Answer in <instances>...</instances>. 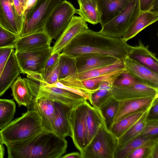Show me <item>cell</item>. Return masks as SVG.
I'll return each mask as SVG.
<instances>
[{"mask_svg":"<svg viewBox=\"0 0 158 158\" xmlns=\"http://www.w3.org/2000/svg\"><path fill=\"white\" fill-rule=\"evenodd\" d=\"M132 47L122 38L107 36L88 28L75 36L61 52L74 57L86 54L113 56L123 60Z\"/></svg>","mask_w":158,"mask_h":158,"instance_id":"cell-1","label":"cell"},{"mask_svg":"<svg viewBox=\"0 0 158 158\" xmlns=\"http://www.w3.org/2000/svg\"><path fill=\"white\" fill-rule=\"evenodd\" d=\"M9 158H60L66 151L65 138L43 130L20 142L6 146Z\"/></svg>","mask_w":158,"mask_h":158,"instance_id":"cell-2","label":"cell"},{"mask_svg":"<svg viewBox=\"0 0 158 158\" xmlns=\"http://www.w3.org/2000/svg\"><path fill=\"white\" fill-rule=\"evenodd\" d=\"M25 74V80L33 98L44 97L73 108L87 100L81 95L48 83L40 73L27 72Z\"/></svg>","mask_w":158,"mask_h":158,"instance_id":"cell-3","label":"cell"},{"mask_svg":"<svg viewBox=\"0 0 158 158\" xmlns=\"http://www.w3.org/2000/svg\"><path fill=\"white\" fill-rule=\"evenodd\" d=\"M43 130L36 112L27 110L0 130V138L6 146L30 138Z\"/></svg>","mask_w":158,"mask_h":158,"instance_id":"cell-4","label":"cell"},{"mask_svg":"<svg viewBox=\"0 0 158 158\" xmlns=\"http://www.w3.org/2000/svg\"><path fill=\"white\" fill-rule=\"evenodd\" d=\"M62 0H36L25 12L19 37L45 31V24L55 7Z\"/></svg>","mask_w":158,"mask_h":158,"instance_id":"cell-5","label":"cell"},{"mask_svg":"<svg viewBox=\"0 0 158 158\" xmlns=\"http://www.w3.org/2000/svg\"><path fill=\"white\" fill-rule=\"evenodd\" d=\"M118 145V139L101 124L96 133L81 153L82 158H114Z\"/></svg>","mask_w":158,"mask_h":158,"instance_id":"cell-6","label":"cell"},{"mask_svg":"<svg viewBox=\"0 0 158 158\" xmlns=\"http://www.w3.org/2000/svg\"><path fill=\"white\" fill-rule=\"evenodd\" d=\"M140 12L139 0H132L98 32L107 36L122 38Z\"/></svg>","mask_w":158,"mask_h":158,"instance_id":"cell-7","label":"cell"},{"mask_svg":"<svg viewBox=\"0 0 158 158\" xmlns=\"http://www.w3.org/2000/svg\"><path fill=\"white\" fill-rule=\"evenodd\" d=\"M77 9L69 2L62 1L54 9L45 26L44 31L52 40H56L68 26Z\"/></svg>","mask_w":158,"mask_h":158,"instance_id":"cell-8","label":"cell"},{"mask_svg":"<svg viewBox=\"0 0 158 158\" xmlns=\"http://www.w3.org/2000/svg\"><path fill=\"white\" fill-rule=\"evenodd\" d=\"M51 52V47L25 51H15V53L21 73H40Z\"/></svg>","mask_w":158,"mask_h":158,"instance_id":"cell-9","label":"cell"},{"mask_svg":"<svg viewBox=\"0 0 158 158\" xmlns=\"http://www.w3.org/2000/svg\"><path fill=\"white\" fill-rule=\"evenodd\" d=\"M85 101L73 108L70 118L71 137L80 152L89 143L84 120Z\"/></svg>","mask_w":158,"mask_h":158,"instance_id":"cell-10","label":"cell"},{"mask_svg":"<svg viewBox=\"0 0 158 158\" xmlns=\"http://www.w3.org/2000/svg\"><path fill=\"white\" fill-rule=\"evenodd\" d=\"M27 109L37 113L43 130L52 131L56 110L54 101L44 97L33 98Z\"/></svg>","mask_w":158,"mask_h":158,"instance_id":"cell-11","label":"cell"},{"mask_svg":"<svg viewBox=\"0 0 158 158\" xmlns=\"http://www.w3.org/2000/svg\"><path fill=\"white\" fill-rule=\"evenodd\" d=\"M24 19L19 16L13 0H0V25L19 37Z\"/></svg>","mask_w":158,"mask_h":158,"instance_id":"cell-12","label":"cell"},{"mask_svg":"<svg viewBox=\"0 0 158 158\" xmlns=\"http://www.w3.org/2000/svg\"><path fill=\"white\" fill-rule=\"evenodd\" d=\"M112 91L114 97L118 101L124 99L158 96V89L154 88L137 80L134 84L127 86L112 85Z\"/></svg>","mask_w":158,"mask_h":158,"instance_id":"cell-13","label":"cell"},{"mask_svg":"<svg viewBox=\"0 0 158 158\" xmlns=\"http://www.w3.org/2000/svg\"><path fill=\"white\" fill-rule=\"evenodd\" d=\"M89 28L86 22L80 16L74 15L70 23L56 40L52 47L51 54H60L77 35Z\"/></svg>","mask_w":158,"mask_h":158,"instance_id":"cell-14","label":"cell"},{"mask_svg":"<svg viewBox=\"0 0 158 158\" xmlns=\"http://www.w3.org/2000/svg\"><path fill=\"white\" fill-rule=\"evenodd\" d=\"M122 60L125 70L137 80L158 89V73L127 56Z\"/></svg>","mask_w":158,"mask_h":158,"instance_id":"cell-15","label":"cell"},{"mask_svg":"<svg viewBox=\"0 0 158 158\" xmlns=\"http://www.w3.org/2000/svg\"><path fill=\"white\" fill-rule=\"evenodd\" d=\"M156 97H147L124 99L119 101V107L114 122L132 113L148 110Z\"/></svg>","mask_w":158,"mask_h":158,"instance_id":"cell-16","label":"cell"},{"mask_svg":"<svg viewBox=\"0 0 158 158\" xmlns=\"http://www.w3.org/2000/svg\"><path fill=\"white\" fill-rule=\"evenodd\" d=\"M56 114L52 131L64 138L71 136L70 118L73 107L61 102L55 101Z\"/></svg>","mask_w":158,"mask_h":158,"instance_id":"cell-17","label":"cell"},{"mask_svg":"<svg viewBox=\"0 0 158 158\" xmlns=\"http://www.w3.org/2000/svg\"><path fill=\"white\" fill-rule=\"evenodd\" d=\"M75 58L77 73L107 66L120 59L113 56L95 54L82 55Z\"/></svg>","mask_w":158,"mask_h":158,"instance_id":"cell-18","label":"cell"},{"mask_svg":"<svg viewBox=\"0 0 158 158\" xmlns=\"http://www.w3.org/2000/svg\"><path fill=\"white\" fill-rule=\"evenodd\" d=\"M132 0H98L97 7L101 27L114 18Z\"/></svg>","mask_w":158,"mask_h":158,"instance_id":"cell-19","label":"cell"},{"mask_svg":"<svg viewBox=\"0 0 158 158\" xmlns=\"http://www.w3.org/2000/svg\"><path fill=\"white\" fill-rule=\"evenodd\" d=\"M52 40L45 31L20 38L15 46V51H25L51 47Z\"/></svg>","mask_w":158,"mask_h":158,"instance_id":"cell-20","label":"cell"},{"mask_svg":"<svg viewBox=\"0 0 158 158\" xmlns=\"http://www.w3.org/2000/svg\"><path fill=\"white\" fill-rule=\"evenodd\" d=\"M138 43L137 46H132L127 56L158 73V60L156 54L150 51L149 46L144 45L141 40Z\"/></svg>","mask_w":158,"mask_h":158,"instance_id":"cell-21","label":"cell"},{"mask_svg":"<svg viewBox=\"0 0 158 158\" xmlns=\"http://www.w3.org/2000/svg\"><path fill=\"white\" fill-rule=\"evenodd\" d=\"M15 52L14 49L0 73V97L11 86L21 73Z\"/></svg>","mask_w":158,"mask_h":158,"instance_id":"cell-22","label":"cell"},{"mask_svg":"<svg viewBox=\"0 0 158 158\" xmlns=\"http://www.w3.org/2000/svg\"><path fill=\"white\" fill-rule=\"evenodd\" d=\"M158 19L157 11L140 12L128 28L122 39L127 42L145 28L156 22Z\"/></svg>","mask_w":158,"mask_h":158,"instance_id":"cell-23","label":"cell"},{"mask_svg":"<svg viewBox=\"0 0 158 158\" xmlns=\"http://www.w3.org/2000/svg\"><path fill=\"white\" fill-rule=\"evenodd\" d=\"M85 102L84 120L89 143L96 133L100 126L105 123L99 109L92 106L87 100Z\"/></svg>","mask_w":158,"mask_h":158,"instance_id":"cell-24","label":"cell"},{"mask_svg":"<svg viewBox=\"0 0 158 158\" xmlns=\"http://www.w3.org/2000/svg\"><path fill=\"white\" fill-rule=\"evenodd\" d=\"M157 141H158V137L140 135L124 145L118 146L114 158H127L130 154L136 149L142 146L151 147Z\"/></svg>","mask_w":158,"mask_h":158,"instance_id":"cell-25","label":"cell"},{"mask_svg":"<svg viewBox=\"0 0 158 158\" xmlns=\"http://www.w3.org/2000/svg\"><path fill=\"white\" fill-rule=\"evenodd\" d=\"M125 70V69H123L115 70L97 77L81 81L72 80L76 82L81 89L90 94L97 90L100 84L104 81H111L114 83Z\"/></svg>","mask_w":158,"mask_h":158,"instance_id":"cell-26","label":"cell"},{"mask_svg":"<svg viewBox=\"0 0 158 158\" xmlns=\"http://www.w3.org/2000/svg\"><path fill=\"white\" fill-rule=\"evenodd\" d=\"M12 95L19 106L28 108L33 99L25 78L18 77L10 86Z\"/></svg>","mask_w":158,"mask_h":158,"instance_id":"cell-27","label":"cell"},{"mask_svg":"<svg viewBox=\"0 0 158 158\" xmlns=\"http://www.w3.org/2000/svg\"><path fill=\"white\" fill-rule=\"evenodd\" d=\"M123 69H124L123 61L119 59L112 64L83 72L74 73L65 78L81 81L97 77L113 71Z\"/></svg>","mask_w":158,"mask_h":158,"instance_id":"cell-28","label":"cell"},{"mask_svg":"<svg viewBox=\"0 0 158 158\" xmlns=\"http://www.w3.org/2000/svg\"><path fill=\"white\" fill-rule=\"evenodd\" d=\"M80 16L86 22L93 25L99 23V17L97 1L91 0H77Z\"/></svg>","mask_w":158,"mask_h":158,"instance_id":"cell-29","label":"cell"},{"mask_svg":"<svg viewBox=\"0 0 158 158\" xmlns=\"http://www.w3.org/2000/svg\"><path fill=\"white\" fill-rule=\"evenodd\" d=\"M113 83L111 81H104L100 84L97 90L89 94V101L92 106L99 109L101 105L113 96Z\"/></svg>","mask_w":158,"mask_h":158,"instance_id":"cell-30","label":"cell"},{"mask_svg":"<svg viewBox=\"0 0 158 158\" xmlns=\"http://www.w3.org/2000/svg\"><path fill=\"white\" fill-rule=\"evenodd\" d=\"M119 101L112 97L100 106L99 109L106 128L110 131L118 111Z\"/></svg>","mask_w":158,"mask_h":158,"instance_id":"cell-31","label":"cell"},{"mask_svg":"<svg viewBox=\"0 0 158 158\" xmlns=\"http://www.w3.org/2000/svg\"><path fill=\"white\" fill-rule=\"evenodd\" d=\"M144 112L140 111L132 113L114 123L110 131L119 138L139 119Z\"/></svg>","mask_w":158,"mask_h":158,"instance_id":"cell-32","label":"cell"},{"mask_svg":"<svg viewBox=\"0 0 158 158\" xmlns=\"http://www.w3.org/2000/svg\"><path fill=\"white\" fill-rule=\"evenodd\" d=\"M148 110L145 112L139 119L118 139V147L124 145L140 135L147 122L146 116Z\"/></svg>","mask_w":158,"mask_h":158,"instance_id":"cell-33","label":"cell"},{"mask_svg":"<svg viewBox=\"0 0 158 158\" xmlns=\"http://www.w3.org/2000/svg\"><path fill=\"white\" fill-rule=\"evenodd\" d=\"M15 110L16 105L12 100L0 99V130L12 121Z\"/></svg>","mask_w":158,"mask_h":158,"instance_id":"cell-34","label":"cell"},{"mask_svg":"<svg viewBox=\"0 0 158 158\" xmlns=\"http://www.w3.org/2000/svg\"><path fill=\"white\" fill-rule=\"evenodd\" d=\"M59 57L60 67L59 80L77 73L75 57L62 52L60 54Z\"/></svg>","mask_w":158,"mask_h":158,"instance_id":"cell-35","label":"cell"},{"mask_svg":"<svg viewBox=\"0 0 158 158\" xmlns=\"http://www.w3.org/2000/svg\"><path fill=\"white\" fill-rule=\"evenodd\" d=\"M20 38L0 25V48L12 47L15 48L16 42Z\"/></svg>","mask_w":158,"mask_h":158,"instance_id":"cell-36","label":"cell"},{"mask_svg":"<svg viewBox=\"0 0 158 158\" xmlns=\"http://www.w3.org/2000/svg\"><path fill=\"white\" fill-rule=\"evenodd\" d=\"M137 80L125 70L114 81L113 85L124 87L134 84Z\"/></svg>","mask_w":158,"mask_h":158,"instance_id":"cell-37","label":"cell"},{"mask_svg":"<svg viewBox=\"0 0 158 158\" xmlns=\"http://www.w3.org/2000/svg\"><path fill=\"white\" fill-rule=\"evenodd\" d=\"M140 135L158 137V120L147 121Z\"/></svg>","mask_w":158,"mask_h":158,"instance_id":"cell-38","label":"cell"},{"mask_svg":"<svg viewBox=\"0 0 158 158\" xmlns=\"http://www.w3.org/2000/svg\"><path fill=\"white\" fill-rule=\"evenodd\" d=\"M59 61L58 57L52 68L43 78L48 83L52 84L59 80Z\"/></svg>","mask_w":158,"mask_h":158,"instance_id":"cell-39","label":"cell"},{"mask_svg":"<svg viewBox=\"0 0 158 158\" xmlns=\"http://www.w3.org/2000/svg\"><path fill=\"white\" fill-rule=\"evenodd\" d=\"M151 147L142 146L132 151L127 158H150Z\"/></svg>","mask_w":158,"mask_h":158,"instance_id":"cell-40","label":"cell"},{"mask_svg":"<svg viewBox=\"0 0 158 158\" xmlns=\"http://www.w3.org/2000/svg\"><path fill=\"white\" fill-rule=\"evenodd\" d=\"M158 120V99L156 98L148 110L146 120Z\"/></svg>","mask_w":158,"mask_h":158,"instance_id":"cell-41","label":"cell"},{"mask_svg":"<svg viewBox=\"0 0 158 158\" xmlns=\"http://www.w3.org/2000/svg\"><path fill=\"white\" fill-rule=\"evenodd\" d=\"M60 54L56 53L51 55L47 61L40 74L44 77L52 68L58 58Z\"/></svg>","mask_w":158,"mask_h":158,"instance_id":"cell-42","label":"cell"},{"mask_svg":"<svg viewBox=\"0 0 158 158\" xmlns=\"http://www.w3.org/2000/svg\"><path fill=\"white\" fill-rule=\"evenodd\" d=\"M14 49L12 47L0 48V65L5 64Z\"/></svg>","mask_w":158,"mask_h":158,"instance_id":"cell-43","label":"cell"},{"mask_svg":"<svg viewBox=\"0 0 158 158\" xmlns=\"http://www.w3.org/2000/svg\"><path fill=\"white\" fill-rule=\"evenodd\" d=\"M156 2V0H139L140 11H152Z\"/></svg>","mask_w":158,"mask_h":158,"instance_id":"cell-44","label":"cell"},{"mask_svg":"<svg viewBox=\"0 0 158 158\" xmlns=\"http://www.w3.org/2000/svg\"><path fill=\"white\" fill-rule=\"evenodd\" d=\"M13 1L18 15L24 19V9L21 0H13Z\"/></svg>","mask_w":158,"mask_h":158,"instance_id":"cell-45","label":"cell"},{"mask_svg":"<svg viewBox=\"0 0 158 158\" xmlns=\"http://www.w3.org/2000/svg\"><path fill=\"white\" fill-rule=\"evenodd\" d=\"M150 158H158V141L156 142L151 147Z\"/></svg>","mask_w":158,"mask_h":158,"instance_id":"cell-46","label":"cell"},{"mask_svg":"<svg viewBox=\"0 0 158 158\" xmlns=\"http://www.w3.org/2000/svg\"><path fill=\"white\" fill-rule=\"evenodd\" d=\"M36 0H21L24 9V12L31 7Z\"/></svg>","mask_w":158,"mask_h":158,"instance_id":"cell-47","label":"cell"},{"mask_svg":"<svg viewBox=\"0 0 158 158\" xmlns=\"http://www.w3.org/2000/svg\"><path fill=\"white\" fill-rule=\"evenodd\" d=\"M60 158H82L81 153L73 152L63 155Z\"/></svg>","mask_w":158,"mask_h":158,"instance_id":"cell-48","label":"cell"},{"mask_svg":"<svg viewBox=\"0 0 158 158\" xmlns=\"http://www.w3.org/2000/svg\"><path fill=\"white\" fill-rule=\"evenodd\" d=\"M2 143L0 138V158L4 157L5 153V150Z\"/></svg>","mask_w":158,"mask_h":158,"instance_id":"cell-49","label":"cell"},{"mask_svg":"<svg viewBox=\"0 0 158 158\" xmlns=\"http://www.w3.org/2000/svg\"><path fill=\"white\" fill-rule=\"evenodd\" d=\"M5 64L0 65V73L1 71L3 68V67Z\"/></svg>","mask_w":158,"mask_h":158,"instance_id":"cell-50","label":"cell"},{"mask_svg":"<svg viewBox=\"0 0 158 158\" xmlns=\"http://www.w3.org/2000/svg\"><path fill=\"white\" fill-rule=\"evenodd\" d=\"M91 0L94 1H97L98 0Z\"/></svg>","mask_w":158,"mask_h":158,"instance_id":"cell-51","label":"cell"}]
</instances>
